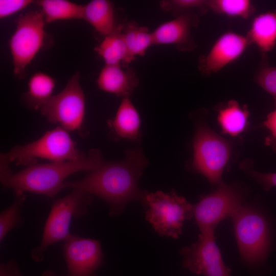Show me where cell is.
I'll return each instance as SVG.
<instances>
[{
    "label": "cell",
    "mask_w": 276,
    "mask_h": 276,
    "mask_svg": "<svg viewBox=\"0 0 276 276\" xmlns=\"http://www.w3.org/2000/svg\"><path fill=\"white\" fill-rule=\"evenodd\" d=\"M123 159L103 161L83 178L65 181L63 188L78 190L103 200L109 208L110 216H116L126 205L135 200L141 201L146 191L139 182L148 164L142 149L137 146L126 149Z\"/></svg>",
    "instance_id": "cell-1"
},
{
    "label": "cell",
    "mask_w": 276,
    "mask_h": 276,
    "mask_svg": "<svg viewBox=\"0 0 276 276\" xmlns=\"http://www.w3.org/2000/svg\"><path fill=\"white\" fill-rule=\"evenodd\" d=\"M104 161L102 153L97 149H90L77 160L37 163L28 165L13 173L10 164L1 163L0 180L5 189H12L41 194L53 198L63 188L65 179L81 171L90 172Z\"/></svg>",
    "instance_id": "cell-2"
},
{
    "label": "cell",
    "mask_w": 276,
    "mask_h": 276,
    "mask_svg": "<svg viewBox=\"0 0 276 276\" xmlns=\"http://www.w3.org/2000/svg\"><path fill=\"white\" fill-rule=\"evenodd\" d=\"M231 218L242 260L249 265L264 261L270 249L271 236L264 214L256 208L242 204Z\"/></svg>",
    "instance_id": "cell-3"
},
{
    "label": "cell",
    "mask_w": 276,
    "mask_h": 276,
    "mask_svg": "<svg viewBox=\"0 0 276 276\" xmlns=\"http://www.w3.org/2000/svg\"><path fill=\"white\" fill-rule=\"evenodd\" d=\"M92 201L93 195L81 190H73L70 194L53 201L41 242L31 250V258L34 261H42L49 246L69 237L72 234L70 228L72 218L86 215Z\"/></svg>",
    "instance_id": "cell-4"
},
{
    "label": "cell",
    "mask_w": 276,
    "mask_h": 276,
    "mask_svg": "<svg viewBox=\"0 0 276 276\" xmlns=\"http://www.w3.org/2000/svg\"><path fill=\"white\" fill-rule=\"evenodd\" d=\"M146 220L159 236L178 239L184 222L193 217V205L174 191H146L141 201Z\"/></svg>",
    "instance_id": "cell-5"
},
{
    "label": "cell",
    "mask_w": 276,
    "mask_h": 276,
    "mask_svg": "<svg viewBox=\"0 0 276 276\" xmlns=\"http://www.w3.org/2000/svg\"><path fill=\"white\" fill-rule=\"evenodd\" d=\"M86 152L80 150L68 132L58 126L36 141L13 146L4 154L10 164L26 167L37 163L38 159L50 162L77 160Z\"/></svg>",
    "instance_id": "cell-6"
},
{
    "label": "cell",
    "mask_w": 276,
    "mask_h": 276,
    "mask_svg": "<svg viewBox=\"0 0 276 276\" xmlns=\"http://www.w3.org/2000/svg\"><path fill=\"white\" fill-rule=\"evenodd\" d=\"M192 170L214 186L222 183V175L232 154L230 142L214 132L202 121L195 123L192 141Z\"/></svg>",
    "instance_id": "cell-7"
},
{
    "label": "cell",
    "mask_w": 276,
    "mask_h": 276,
    "mask_svg": "<svg viewBox=\"0 0 276 276\" xmlns=\"http://www.w3.org/2000/svg\"><path fill=\"white\" fill-rule=\"evenodd\" d=\"M42 13L29 11L20 15L16 29L9 40L13 73L18 78L25 77L26 67L45 45L47 34Z\"/></svg>",
    "instance_id": "cell-8"
},
{
    "label": "cell",
    "mask_w": 276,
    "mask_h": 276,
    "mask_svg": "<svg viewBox=\"0 0 276 276\" xmlns=\"http://www.w3.org/2000/svg\"><path fill=\"white\" fill-rule=\"evenodd\" d=\"M79 72L74 74L59 93L53 95L39 108L53 124L67 132H81L85 113V97L80 83Z\"/></svg>",
    "instance_id": "cell-9"
},
{
    "label": "cell",
    "mask_w": 276,
    "mask_h": 276,
    "mask_svg": "<svg viewBox=\"0 0 276 276\" xmlns=\"http://www.w3.org/2000/svg\"><path fill=\"white\" fill-rule=\"evenodd\" d=\"M236 187L223 182L193 205V217L200 233L215 232L224 219L231 217L243 204Z\"/></svg>",
    "instance_id": "cell-10"
},
{
    "label": "cell",
    "mask_w": 276,
    "mask_h": 276,
    "mask_svg": "<svg viewBox=\"0 0 276 276\" xmlns=\"http://www.w3.org/2000/svg\"><path fill=\"white\" fill-rule=\"evenodd\" d=\"M180 254L183 266L193 273L202 276H233L224 263L216 242L214 232L200 233L198 239L182 248Z\"/></svg>",
    "instance_id": "cell-11"
},
{
    "label": "cell",
    "mask_w": 276,
    "mask_h": 276,
    "mask_svg": "<svg viewBox=\"0 0 276 276\" xmlns=\"http://www.w3.org/2000/svg\"><path fill=\"white\" fill-rule=\"evenodd\" d=\"M66 276H96L102 266L104 254L98 240L71 234L63 241Z\"/></svg>",
    "instance_id": "cell-12"
},
{
    "label": "cell",
    "mask_w": 276,
    "mask_h": 276,
    "mask_svg": "<svg viewBox=\"0 0 276 276\" xmlns=\"http://www.w3.org/2000/svg\"><path fill=\"white\" fill-rule=\"evenodd\" d=\"M250 44L246 37L232 31L225 32L205 55L199 57L198 68L204 75L216 73L238 59Z\"/></svg>",
    "instance_id": "cell-13"
},
{
    "label": "cell",
    "mask_w": 276,
    "mask_h": 276,
    "mask_svg": "<svg viewBox=\"0 0 276 276\" xmlns=\"http://www.w3.org/2000/svg\"><path fill=\"white\" fill-rule=\"evenodd\" d=\"M196 13L180 14L165 22L152 32L153 45L173 44L179 51H191L196 43L191 34L192 27L199 22Z\"/></svg>",
    "instance_id": "cell-14"
},
{
    "label": "cell",
    "mask_w": 276,
    "mask_h": 276,
    "mask_svg": "<svg viewBox=\"0 0 276 276\" xmlns=\"http://www.w3.org/2000/svg\"><path fill=\"white\" fill-rule=\"evenodd\" d=\"M107 125L112 140H127L137 144L141 141L140 115L129 97L123 98L114 118L107 121Z\"/></svg>",
    "instance_id": "cell-15"
},
{
    "label": "cell",
    "mask_w": 276,
    "mask_h": 276,
    "mask_svg": "<svg viewBox=\"0 0 276 276\" xmlns=\"http://www.w3.org/2000/svg\"><path fill=\"white\" fill-rule=\"evenodd\" d=\"M121 65H106L97 79L98 88L118 97H129L139 83L136 73L132 68L124 69Z\"/></svg>",
    "instance_id": "cell-16"
},
{
    "label": "cell",
    "mask_w": 276,
    "mask_h": 276,
    "mask_svg": "<svg viewBox=\"0 0 276 276\" xmlns=\"http://www.w3.org/2000/svg\"><path fill=\"white\" fill-rule=\"evenodd\" d=\"M246 36L262 53L271 51L276 44V9L256 16Z\"/></svg>",
    "instance_id": "cell-17"
},
{
    "label": "cell",
    "mask_w": 276,
    "mask_h": 276,
    "mask_svg": "<svg viewBox=\"0 0 276 276\" xmlns=\"http://www.w3.org/2000/svg\"><path fill=\"white\" fill-rule=\"evenodd\" d=\"M83 19L104 36L113 32L118 26L113 4L107 0H93L84 5Z\"/></svg>",
    "instance_id": "cell-18"
},
{
    "label": "cell",
    "mask_w": 276,
    "mask_h": 276,
    "mask_svg": "<svg viewBox=\"0 0 276 276\" xmlns=\"http://www.w3.org/2000/svg\"><path fill=\"white\" fill-rule=\"evenodd\" d=\"M122 25H119L112 33L95 48V51L106 65H121L126 68L133 61L130 57L122 31Z\"/></svg>",
    "instance_id": "cell-19"
},
{
    "label": "cell",
    "mask_w": 276,
    "mask_h": 276,
    "mask_svg": "<svg viewBox=\"0 0 276 276\" xmlns=\"http://www.w3.org/2000/svg\"><path fill=\"white\" fill-rule=\"evenodd\" d=\"M249 117L246 107L232 100L219 109L217 119L224 134L236 136L246 129Z\"/></svg>",
    "instance_id": "cell-20"
},
{
    "label": "cell",
    "mask_w": 276,
    "mask_h": 276,
    "mask_svg": "<svg viewBox=\"0 0 276 276\" xmlns=\"http://www.w3.org/2000/svg\"><path fill=\"white\" fill-rule=\"evenodd\" d=\"M122 31L128 54L133 60L137 56H144L147 49L153 45L152 32L134 20L122 25Z\"/></svg>",
    "instance_id": "cell-21"
},
{
    "label": "cell",
    "mask_w": 276,
    "mask_h": 276,
    "mask_svg": "<svg viewBox=\"0 0 276 276\" xmlns=\"http://www.w3.org/2000/svg\"><path fill=\"white\" fill-rule=\"evenodd\" d=\"M55 80L43 72H37L29 79L28 89L23 96V101L29 107L38 110L53 95Z\"/></svg>",
    "instance_id": "cell-22"
},
{
    "label": "cell",
    "mask_w": 276,
    "mask_h": 276,
    "mask_svg": "<svg viewBox=\"0 0 276 276\" xmlns=\"http://www.w3.org/2000/svg\"><path fill=\"white\" fill-rule=\"evenodd\" d=\"M35 3L41 8L45 22L57 20L83 19L84 5L67 0H39Z\"/></svg>",
    "instance_id": "cell-23"
},
{
    "label": "cell",
    "mask_w": 276,
    "mask_h": 276,
    "mask_svg": "<svg viewBox=\"0 0 276 276\" xmlns=\"http://www.w3.org/2000/svg\"><path fill=\"white\" fill-rule=\"evenodd\" d=\"M14 200L11 205L0 214V242L12 229L22 225L24 220L21 210L26 200L25 192L15 191Z\"/></svg>",
    "instance_id": "cell-24"
},
{
    "label": "cell",
    "mask_w": 276,
    "mask_h": 276,
    "mask_svg": "<svg viewBox=\"0 0 276 276\" xmlns=\"http://www.w3.org/2000/svg\"><path fill=\"white\" fill-rule=\"evenodd\" d=\"M209 9L229 17H248L254 12V7L248 0L207 1Z\"/></svg>",
    "instance_id": "cell-25"
},
{
    "label": "cell",
    "mask_w": 276,
    "mask_h": 276,
    "mask_svg": "<svg viewBox=\"0 0 276 276\" xmlns=\"http://www.w3.org/2000/svg\"><path fill=\"white\" fill-rule=\"evenodd\" d=\"M159 5L163 10L172 12L174 16L186 12H194V10L202 14L209 9L207 1L203 0L162 1Z\"/></svg>",
    "instance_id": "cell-26"
},
{
    "label": "cell",
    "mask_w": 276,
    "mask_h": 276,
    "mask_svg": "<svg viewBox=\"0 0 276 276\" xmlns=\"http://www.w3.org/2000/svg\"><path fill=\"white\" fill-rule=\"evenodd\" d=\"M255 81L262 89L276 100V66L264 65L255 76Z\"/></svg>",
    "instance_id": "cell-27"
},
{
    "label": "cell",
    "mask_w": 276,
    "mask_h": 276,
    "mask_svg": "<svg viewBox=\"0 0 276 276\" xmlns=\"http://www.w3.org/2000/svg\"><path fill=\"white\" fill-rule=\"evenodd\" d=\"M33 2L32 0H1L0 18L9 16L24 9Z\"/></svg>",
    "instance_id": "cell-28"
},
{
    "label": "cell",
    "mask_w": 276,
    "mask_h": 276,
    "mask_svg": "<svg viewBox=\"0 0 276 276\" xmlns=\"http://www.w3.org/2000/svg\"><path fill=\"white\" fill-rule=\"evenodd\" d=\"M274 102L275 108L267 116L263 122V126L269 133V135L266 138L265 143L276 152V100Z\"/></svg>",
    "instance_id": "cell-29"
},
{
    "label": "cell",
    "mask_w": 276,
    "mask_h": 276,
    "mask_svg": "<svg viewBox=\"0 0 276 276\" xmlns=\"http://www.w3.org/2000/svg\"><path fill=\"white\" fill-rule=\"evenodd\" d=\"M248 173L265 191L276 187V173H262L255 170H248Z\"/></svg>",
    "instance_id": "cell-30"
},
{
    "label": "cell",
    "mask_w": 276,
    "mask_h": 276,
    "mask_svg": "<svg viewBox=\"0 0 276 276\" xmlns=\"http://www.w3.org/2000/svg\"><path fill=\"white\" fill-rule=\"evenodd\" d=\"M0 276H24L16 260L11 259L6 263L0 264Z\"/></svg>",
    "instance_id": "cell-31"
},
{
    "label": "cell",
    "mask_w": 276,
    "mask_h": 276,
    "mask_svg": "<svg viewBox=\"0 0 276 276\" xmlns=\"http://www.w3.org/2000/svg\"><path fill=\"white\" fill-rule=\"evenodd\" d=\"M41 276H56V275L54 271L47 270L44 271Z\"/></svg>",
    "instance_id": "cell-32"
}]
</instances>
